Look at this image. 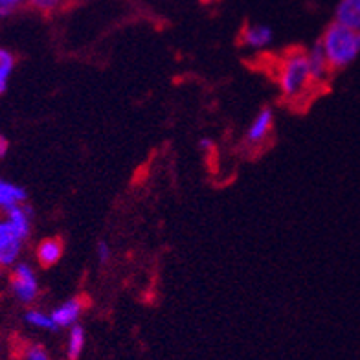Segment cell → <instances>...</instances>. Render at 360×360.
Returning a JSON list of instances; mask_svg holds the SVG:
<instances>
[{"instance_id":"6da1fadb","label":"cell","mask_w":360,"mask_h":360,"mask_svg":"<svg viewBox=\"0 0 360 360\" xmlns=\"http://www.w3.org/2000/svg\"><path fill=\"white\" fill-rule=\"evenodd\" d=\"M34 226V210L28 202L15 204L0 215V269H11L20 259Z\"/></svg>"},{"instance_id":"7a4b0ae2","label":"cell","mask_w":360,"mask_h":360,"mask_svg":"<svg viewBox=\"0 0 360 360\" xmlns=\"http://www.w3.org/2000/svg\"><path fill=\"white\" fill-rule=\"evenodd\" d=\"M320 43L333 72L344 70L360 56V34L351 32L349 28L338 22L327 26Z\"/></svg>"},{"instance_id":"3957f363","label":"cell","mask_w":360,"mask_h":360,"mask_svg":"<svg viewBox=\"0 0 360 360\" xmlns=\"http://www.w3.org/2000/svg\"><path fill=\"white\" fill-rule=\"evenodd\" d=\"M278 83H280L281 94L287 100H298L313 86L305 52L294 50L289 56L283 57V61L280 63Z\"/></svg>"},{"instance_id":"277c9868","label":"cell","mask_w":360,"mask_h":360,"mask_svg":"<svg viewBox=\"0 0 360 360\" xmlns=\"http://www.w3.org/2000/svg\"><path fill=\"white\" fill-rule=\"evenodd\" d=\"M10 289L13 298L22 305H32L37 302L39 294H41V285H39L37 272L34 266L24 263V261H17L11 266L10 276Z\"/></svg>"},{"instance_id":"5b68a950","label":"cell","mask_w":360,"mask_h":360,"mask_svg":"<svg viewBox=\"0 0 360 360\" xmlns=\"http://www.w3.org/2000/svg\"><path fill=\"white\" fill-rule=\"evenodd\" d=\"M272 129H274V110H272V107H263L254 116L252 124L248 125L247 134H245V143L252 149L263 146L272 134Z\"/></svg>"},{"instance_id":"8992f818","label":"cell","mask_w":360,"mask_h":360,"mask_svg":"<svg viewBox=\"0 0 360 360\" xmlns=\"http://www.w3.org/2000/svg\"><path fill=\"white\" fill-rule=\"evenodd\" d=\"M85 309V300L76 296V298H70L67 300V302H63L61 305H57L52 313H50V316H52V320L56 322L57 329H67V327L70 329L72 326H76V323L79 322V318L83 316Z\"/></svg>"},{"instance_id":"52a82bcc","label":"cell","mask_w":360,"mask_h":360,"mask_svg":"<svg viewBox=\"0 0 360 360\" xmlns=\"http://www.w3.org/2000/svg\"><path fill=\"white\" fill-rule=\"evenodd\" d=\"M305 57H307V67L309 74H311V81H313V86L327 83L329 77H331L333 70L329 61H327V56L326 52H323L322 43L318 41L309 52H305Z\"/></svg>"},{"instance_id":"ba28073f","label":"cell","mask_w":360,"mask_h":360,"mask_svg":"<svg viewBox=\"0 0 360 360\" xmlns=\"http://www.w3.org/2000/svg\"><path fill=\"white\" fill-rule=\"evenodd\" d=\"M272 39H274V32L265 24H248L241 32V44L252 50H263L270 46Z\"/></svg>"},{"instance_id":"9c48e42d","label":"cell","mask_w":360,"mask_h":360,"mask_svg":"<svg viewBox=\"0 0 360 360\" xmlns=\"http://www.w3.org/2000/svg\"><path fill=\"white\" fill-rule=\"evenodd\" d=\"M63 254H65V243L59 237H46L39 243L37 250H35L39 265L44 266V269L57 265L61 261Z\"/></svg>"},{"instance_id":"30bf717a","label":"cell","mask_w":360,"mask_h":360,"mask_svg":"<svg viewBox=\"0 0 360 360\" xmlns=\"http://www.w3.org/2000/svg\"><path fill=\"white\" fill-rule=\"evenodd\" d=\"M335 22L360 34V0H340L335 11Z\"/></svg>"},{"instance_id":"8fae6325","label":"cell","mask_w":360,"mask_h":360,"mask_svg":"<svg viewBox=\"0 0 360 360\" xmlns=\"http://www.w3.org/2000/svg\"><path fill=\"white\" fill-rule=\"evenodd\" d=\"M20 202H28V191L24 190L22 186L13 184L0 176V212Z\"/></svg>"},{"instance_id":"7c38bea8","label":"cell","mask_w":360,"mask_h":360,"mask_svg":"<svg viewBox=\"0 0 360 360\" xmlns=\"http://www.w3.org/2000/svg\"><path fill=\"white\" fill-rule=\"evenodd\" d=\"M17 67V57L8 48L0 46V96H4L10 86L11 76Z\"/></svg>"},{"instance_id":"4fadbf2b","label":"cell","mask_w":360,"mask_h":360,"mask_svg":"<svg viewBox=\"0 0 360 360\" xmlns=\"http://www.w3.org/2000/svg\"><path fill=\"white\" fill-rule=\"evenodd\" d=\"M86 346V333L85 329L76 323L70 327L68 331V342H67V359L68 360H79L83 355V349Z\"/></svg>"},{"instance_id":"5bb4252c","label":"cell","mask_w":360,"mask_h":360,"mask_svg":"<svg viewBox=\"0 0 360 360\" xmlns=\"http://www.w3.org/2000/svg\"><path fill=\"white\" fill-rule=\"evenodd\" d=\"M24 322L28 323L30 327L41 329V331H59L56 322H53L52 316H50V313H44L41 309H28V311L24 313Z\"/></svg>"},{"instance_id":"9a60e30c","label":"cell","mask_w":360,"mask_h":360,"mask_svg":"<svg viewBox=\"0 0 360 360\" xmlns=\"http://www.w3.org/2000/svg\"><path fill=\"white\" fill-rule=\"evenodd\" d=\"M26 4L41 13H53L67 4V0H26Z\"/></svg>"},{"instance_id":"2e32d148","label":"cell","mask_w":360,"mask_h":360,"mask_svg":"<svg viewBox=\"0 0 360 360\" xmlns=\"http://www.w3.org/2000/svg\"><path fill=\"white\" fill-rule=\"evenodd\" d=\"M22 360H50V355L43 346H28L24 351Z\"/></svg>"},{"instance_id":"e0dca14e","label":"cell","mask_w":360,"mask_h":360,"mask_svg":"<svg viewBox=\"0 0 360 360\" xmlns=\"http://www.w3.org/2000/svg\"><path fill=\"white\" fill-rule=\"evenodd\" d=\"M112 256V250H110V245L107 241H98L96 245V257L100 261V265H107Z\"/></svg>"},{"instance_id":"ac0fdd59","label":"cell","mask_w":360,"mask_h":360,"mask_svg":"<svg viewBox=\"0 0 360 360\" xmlns=\"http://www.w3.org/2000/svg\"><path fill=\"white\" fill-rule=\"evenodd\" d=\"M197 147H199L202 153H212V149H214V142H212L210 138H200L199 142H197Z\"/></svg>"},{"instance_id":"d6986e66","label":"cell","mask_w":360,"mask_h":360,"mask_svg":"<svg viewBox=\"0 0 360 360\" xmlns=\"http://www.w3.org/2000/svg\"><path fill=\"white\" fill-rule=\"evenodd\" d=\"M6 153H8V140L0 133V157H6Z\"/></svg>"},{"instance_id":"ffe728a7","label":"cell","mask_w":360,"mask_h":360,"mask_svg":"<svg viewBox=\"0 0 360 360\" xmlns=\"http://www.w3.org/2000/svg\"><path fill=\"white\" fill-rule=\"evenodd\" d=\"M200 2H204V4H210V2H215V0H200Z\"/></svg>"},{"instance_id":"44dd1931","label":"cell","mask_w":360,"mask_h":360,"mask_svg":"<svg viewBox=\"0 0 360 360\" xmlns=\"http://www.w3.org/2000/svg\"><path fill=\"white\" fill-rule=\"evenodd\" d=\"M20 2H22V4H26V0H20Z\"/></svg>"}]
</instances>
